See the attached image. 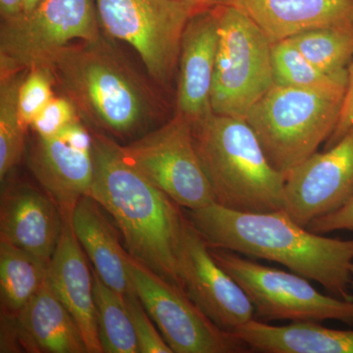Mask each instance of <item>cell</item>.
I'll list each match as a JSON object with an SVG mask.
<instances>
[{
    "mask_svg": "<svg viewBox=\"0 0 353 353\" xmlns=\"http://www.w3.org/2000/svg\"><path fill=\"white\" fill-rule=\"evenodd\" d=\"M188 218L210 248L276 262L321 285L332 296L353 301V240L311 232L285 210L240 212L213 202L189 210Z\"/></svg>",
    "mask_w": 353,
    "mask_h": 353,
    "instance_id": "1",
    "label": "cell"
},
{
    "mask_svg": "<svg viewBox=\"0 0 353 353\" xmlns=\"http://www.w3.org/2000/svg\"><path fill=\"white\" fill-rule=\"evenodd\" d=\"M90 131L94 176L88 196L116 223L132 259L181 288L178 257L187 217L179 204L125 159L119 143Z\"/></svg>",
    "mask_w": 353,
    "mask_h": 353,
    "instance_id": "2",
    "label": "cell"
},
{
    "mask_svg": "<svg viewBox=\"0 0 353 353\" xmlns=\"http://www.w3.org/2000/svg\"><path fill=\"white\" fill-rule=\"evenodd\" d=\"M105 34L75 41L48 60L55 88L92 131L120 139L145 131L160 111L157 94Z\"/></svg>",
    "mask_w": 353,
    "mask_h": 353,
    "instance_id": "3",
    "label": "cell"
},
{
    "mask_svg": "<svg viewBox=\"0 0 353 353\" xmlns=\"http://www.w3.org/2000/svg\"><path fill=\"white\" fill-rule=\"evenodd\" d=\"M192 132L216 203L240 212L285 210V175L272 166L245 119L212 113Z\"/></svg>",
    "mask_w": 353,
    "mask_h": 353,
    "instance_id": "4",
    "label": "cell"
},
{
    "mask_svg": "<svg viewBox=\"0 0 353 353\" xmlns=\"http://www.w3.org/2000/svg\"><path fill=\"white\" fill-rule=\"evenodd\" d=\"M347 90H309L274 85L245 121L276 170L289 173L318 152L333 134Z\"/></svg>",
    "mask_w": 353,
    "mask_h": 353,
    "instance_id": "5",
    "label": "cell"
},
{
    "mask_svg": "<svg viewBox=\"0 0 353 353\" xmlns=\"http://www.w3.org/2000/svg\"><path fill=\"white\" fill-rule=\"evenodd\" d=\"M218 17L211 106L213 113L245 119L273 87L272 41L240 7H219Z\"/></svg>",
    "mask_w": 353,
    "mask_h": 353,
    "instance_id": "6",
    "label": "cell"
},
{
    "mask_svg": "<svg viewBox=\"0 0 353 353\" xmlns=\"http://www.w3.org/2000/svg\"><path fill=\"white\" fill-rule=\"evenodd\" d=\"M102 32L138 53L159 87L171 85L185 26L201 9L178 0H94Z\"/></svg>",
    "mask_w": 353,
    "mask_h": 353,
    "instance_id": "7",
    "label": "cell"
},
{
    "mask_svg": "<svg viewBox=\"0 0 353 353\" xmlns=\"http://www.w3.org/2000/svg\"><path fill=\"white\" fill-rule=\"evenodd\" d=\"M103 34L94 0H41L28 14L0 26V77L46 66L58 50Z\"/></svg>",
    "mask_w": 353,
    "mask_h": 353,
    "instance_id": "8",
    "label": "cell"
},
{
    "mask_svg": "<svg viewBox=\"0 0 353 353\" xmlns=\"http://www.w3.org/2000/svg\"><path fill=\"white\" fill-rule=\"evenodd\" d=\"M216 262L245 290L255 319L318 322L334 320L353 325V301L326 296L292 272L256 263L229 250L210 248Z\"/></svg>",
    "mask_w": 353,
    "mask_h": 353,
    "instance_id": "9",
    "label": "cell"
},
{
    "mask_svg": "<svg viewBox=\"0 0 353 353\" xmlns=\"http://www.w3.org/2000/svg\"><path fill=\"white\" fill-rule=\"evenodd\" d=\"M125 159L179 205L194 210L215 202L194 145L192 125L182 114L128 145Z\"/></svg>",
    "mask_w": 353,
    "mask_h": 353,
    "instance_id": "10",
    "label": "cell"
},
{
    "mask_svg": "<svg viewBox=\"0 0 353 353\" xmlns=\"http://www.w3.org/2000/svg\"><path fill=\"white\" fill-rule=\"evenodd\" d=\"M132 287L165 341L175 353H236L248 350L216 326L183 289L129 256Z\"/></svg>",
    "mask_w": 353,
    "mask_h": 353,
    "instance_id": "11",
    "label": "cell"
},
{
    "mask_svg": "<svg viewBox=\"0 0 353 353\" xmlns=\"http://www.w3.org/2000/svg\"><path fill=\"white\" fill-rule=\"evenodd\" d=\"M180 285L216 326L233 333L255 318L245 290L212 256L205 239L187 217L178 257Z\"/></svg>",
    "mask_w": 353,
    "mask_h": 353,
    "instance_id": "12",
    "label": "cell"
},
{
    "mask_svg": "<svg viewBox=\"0 0 353 353\" xmlns=\"http://www.w3.org/2000/svg\"><path fill=\"white\" fill-rule=\"evenodd\" d=\"M27 164L44 192L71 223L77 203L88 196L94 176L92 134L77 121L53 137H36Z\"/></svg>",
    "mask_w": 353,
    "mask_h": 353,
    "instance_id": "13",
    "label": "cell"
},
{
    "mask_svg": "<svg viewBox=\"0 0 353 353\" xmlns=\"http://www.w3.org/2000/svg\"><path fill=\"white\" fill-rule=\"evenodd\" d=\"M353 196V126L324 152H315L285 174V211L307 228Z\"/></svg>",
    "mask_w": 353,
    "mask_h": 353,
    "instance_id": "14",
    "label": "cell"
},
{
    "mask_svg": "<svg viewBox=\"0 0 353 353\" xmlns=\"http://www.w3.org/2000/svg\"><path fill=\"white\" fill-rule=\"evenodd\" d=\"M1 352L88 353L73 316L48 284L16 316H1Z\"/></svg>",
    "mask_w": 353,
    "mask_h": 353,
    "instance_id": "15",
    "label": "cell"
},
{
    "mask_svg": "<svg viewBox=\"0 0 353 353\" xmlns=\"http://www.w3.org/2000/svg\"><path fill=\"white\" fill-rule=\"evenodd\" d=\"M218 8L194 14L185 26L181 43L176 112L192 126L213 113L211 92L219 41Z\"/></svg>",
    "mask_w": 353,
    "mask_h": 353,
    "instance_id": "16",
    "label": "cell"
},
{
    "mask_svg": "<svg viewBox=\"0 0 353 353\" xmlns=\"http://www.w3.org/2000/svg\"><path fill=\"white\" fill-rule=\"evenodd\" d=\"M64 223L54 201L31 183H11L2 190L0 241L50 263Z\"/></svg>",
    "mask_w": 353,
    "mask_h": 353,
    "instance_id": "17",
    "label": "cell"
},
{
    "mask_svg": "<svg viewBox=\"0 0 353 353\" xmlns=\"http://www.w3.org/2000/svg\"><path fill=\"white\" fill-rule=\"evenodd\" d=\"M72 229L65 222L48 266V281L81 330L88 353H103L97 331L94 274Z\"/></svg>",
    "mask_w": 353,
    "mask_h": 353,
    "instance_id": "18",
    "label": "cell"
},
{
    "mask_svg": "<svg viewBox=\"0 0 353 353\" xmlns=\"http://www.w3.org/2000/svg\"><path fill=\"white\" fill-rule=\"evenodd\" d=\"M272 43L321 28L353 25V0H239Z\"/></svg>",
    "mask_w": 353,
    "mask_h": 353,
    "instance_id": "19",
    "label": "cell"
},
{
    "mask_svg": "<svg viewBox=\"0 0 353 353\" xmlns=\"http://www.w3.org/2000/svg\"><path fill=\"white\" fill-rule=\"evenodd\" d=\"M106 211L92 196L77 203L71 226L94 270L111 289L126 296L134 292L129 270V252L121 243V233Z\"/></svg>",
    "mask_w": 353,
    "mask_h": 353,
    "instance_id": "20",
    "label": "cell"
},
{
    "mask_svg": "<svg viewBox=\"0 0 353 353\" xmlns=\"http://www.w3.org/2000/svg\"><path fill=\"white\" fill-rule=\"evenodd\" d=\"M232 334L255 352L353 353L352 330L330 329L318 322L272 326L254 318Z\"/></svg>",
    "mask_w": 353,
    "mask_h": 353,
    "instance_id": "21",
    "label": "cell"
},
{
    "mask_svg": "<svg viewBox=\"0 0 353 353\" xmlns=\"http://www.w3.org/2000/svg\"><path fill=\"white\" fill-rule=\"evenodd\" d=\"M48 263L6 241H0V301L2 315L16 316L41 289Z\"/></svg>",
    "mask_w": 353,
    "mask_h": 353,
    "instance_id": "22",
    "label": "cell"
},
{
    "mask_svg": "<svg viewBox=\"0 0 353 353\" xmlns=\"http://www.w3.org/2000/svg\"><path fill=\"white\" fill-rule=\"evenodd\" d=\"M273 85L309 90H347L348 70L328 74L304 57L289 39L272 43Z\"/></svg>",
    "mask_w": 353,
    "mask_h": 353,
    "instance_id": "23",
    "label": "cell"
},
{
    "mask_svg": "<svg viewBox=\"0 0 353 353\" xmlns=\"http://www.w3.org/2000/svg\"><path fill=\"white\" fill-rule=\"evenodd\" d=\"M94 274L97 331L104 353H139L136 334L124 296Z\"/></svg>",
    "mask_w": 353,
    "mask_h": 353,
    "instance_id": "24",
    "label": "cell"
},
{
    "mask_svg": "<svg viewBox=\"0 0 353 353\" xmlns=\"http://www.w3.org/2000/svg\"><path fill=\"white\" fill-rule=\"evenodd\" d=\"M289 39L325 73L343 71L352 62L353 25L310 30Z\"/></svg>",
    "mask_w": 353,
    "mask_h": 353,
    "instance_id": "25",
    "label": "cell"
},
{
    "mask_svg": "<svg viewBox=\"0 0 353 353\" xmlns=\"http://www.w3.org/2000/svg\"><path fill=\"white\" fill-rule=\"evenodd\" d=\"M25 73V72H24ZM24 73L0 77V181L19 164L25 150L26 128L18 109V90Z\"/></svg>",
    "mask_w": 353,
    "mask_h": 353,
    "instance_id": "26",
    "label": "cell"
},
{
    "mask_svg": "<svg viewBox=\"0 0 353 353\" xmlns=\"http://www.w3.org/2000/svg\"><path fill=\"white\" fill-rule=\"evenodd\" d=\"M55 83L48 66H34L25 72L18 90V109L26 130L54 97Z\"/></svg>",
    "mask_w": 353,
    "mask_h": 353,
    "instance_id": "27",
    "label": "cell"
},
{
    "mask_svg": "<svg viewBox=\"0 0 353 353\" xmlns=\"http://www.w3.org/2000/svg\"><path fill=\"white\" fill-rule=\"evenodd\" d=\"M125 299L136 334L139 353H173L136 292H130Z\"/></svg>",
    "mask_w": 353,
    "mask_h": 353,
    "instance_id": "28",
    "label": "cell"
},
{
    "mask_svg": "<svg viewBox=\"0 0 353 353\" xmlns=\"http://www.w3.org/2000/svg\"><path fill=\"white\" fill-rule=\"evenodd\" d=\"M77 121H82L78 111L64 95H54L41 113L32 121L30 129L36 137L48 138L57 134L64 128Z\"/></svg>",
    "mask_w": 353,
    "mask_h": 353,
    "instance_id": "29",
    "label": "cell"
},
{
    "mask_svg": "<svg viewBox=\"0 0 353 353\" xmlns=\"http://www.w3.org/2000/svg\"><path fill=\"white\" fill-rule=\"evenodd\" d=\"M307 229L317 234H327L341 230H353V196L338 210L316 218Z\"/></svg>",
    "mask_w": 353,
    "mask_h": 353,
    "instance_id": "30",
    "label": "cell"
},
{
    "mask_svg": "<svg viewBox=\"0 0 353 353\" xmlns=\"http://www.w3.org/2000/svg\"><path fill=\"white\" fill-rule=\"evenodd\" d=\"M347 70V92H345L343 108H341L340 119H339L338 125H336L333 134L330 137L328 141H326L325 150L336 145L347 134L348 130L353 126V60L350 66H348Z\"/></svg>",
    "mask_w": 353,
    "mask_h": 353,
    "instance_id": "31",
    "label": "cell"
},
{
    "mask_svg": "<svg viewBox=\"0 0 353 353\" xmlns=\"http://www.w3.org/2000/svg\"><path fill=\"white\" fill-rule=\"evenodd\" d=\"M24 12V0H0L1 20L18 17Z\"/></svg>",
    "mask_w": 353,
    "mask_h": 353,
    "instance_id": "32",
    "label": "cell"
},
{
    "mask_svg": "<svg viewBox=\"0 0 353 353\" xmlns=\"http://www.w3.org/2000/svg\"><path fill=\"white\" fill-rule=\"evenodd\" d=\"M178 1L189 3L190 6L201 9V10H208V9L224 6H240L239 0H178Z\"/></svg>",
    "mask_w": 353,
    "mask_h": 353,
    "instance_id": "33",
    "label": "cell"
},
{
    "mask_svg": "<svg viewBox=\"0 0 353 353\" xmlns=\"http://www.w3.org/2000/svg\"><path fill=\"white\" fill-rule=\"evenodd\" d=\"M41 0H24V12L23 14H28L31 12V11L34 10L39 2Z\"/></svg>",
    "mask_w": 353,
    "mask_h": 353,
    "instance_id": "34",
    "label": "cell"
},
{
    "mask_svg": "<svg viewBox=\"0 0 353 353\" xmlns=\"http://www.w3.org/2000/svg\"><path fill=\"white\" fill-rule=\"evenodd\" d=\"M352 287L353 288V263L352 266Z\"/></svg>",
    "mask_w": 353,
    "mask_h": 353,
    "instance_id": "35",
    "label": "cell"
}]
</instances>
